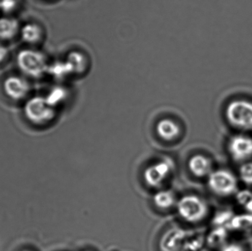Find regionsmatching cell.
<instances>
[{
  "instance_id": "8992f818",
  "label": "cell",
  "mask_w": 252,
  "mask_h": 251,
  "mask_svg": "<svg viewBox=\"0 0 252 251\" xmlns=\"http://www.w3.org/2000/svg\"><path fill=\"white\" fill-rule=\"evenodd\" d=\"M178 212L185 221L198 223L204 220L208 214V206L201 197L187 195L182 197L177 204Z\"/></svg>"
},
{
  "instance_id": "7a4b0ae2",
  "label": "cell",
  "mask_w": 252,
  "mask_h": 251,
  "mask_svg": "<svg viewBox=\"0 0 252 251\" xmlns=\"http://www.w3.org/2000/svg\"><path fill=\"white\" fill-rule=\"evenodd\" d=\"M23 104L25 119L33 126H47L56 118V108L49 103L45 96L32 95Z\"/></svg>"
},
{
  "instance_id": "5bb4252c",
  "label": "cell",
  "mask_w": 252,
  "mask_h": 251,
  "mask_svg": "<svg viewBox=\"0 0 252 251\" xmlns=\"http://www.w3.org/2000/svg\"><path fill=\"white\" fill-rule=\"evenodd\" d=\"M154 203L157 207L162 209H168L174 205L175 196L168 191H160L154 196Z\"/></svg>"
},
{
  "instance_id": "d6986e66",
  "label": "cell",
  "mask_w": 252,
  "mask_h": 251,
  "mask_svg": "<svg viewBox=\"0 0 252 251\" xmlns=\"http://www.w3.org/2000/svg\"><path fill=\"white\" fill-rule=\"evenodd\" d=\"M31 251V250H22V251Z\"/></svg>"
},
{
  "instance_id": "e0dca14e",
  "label": "cell",
  "mask_w": 252,
  "mask_h": 251,
  "mask_svg": "<svg viewBox=\"0 0 252 251\" xmlns=\"http://www.w3.org/2000/svg\"><path fill=\"white\" fill-rule=\"evenodd\" d=\"M10 56V50L6 43L0 41V65L7 61Z\"/></svg>"
},
{
  "instance_id": "4fadbf2b",
  "label": "cell",
  "mask_w": 252,
  "mask_h": 251,
  "mask_svg": "<svg viewBox=\"0 0 252 251\" xmlns=\"http://www.w3.org/2000/svg\"><path fill=\"white\" fill-rule=\"evenodd\" d=\"M157 132L158 137L164 141H171L179 137L180 128L174 121L164 119L157 124Z\"/></svg>"
},
{
  "instance_id": "3957f363",
  "label": "cell",
  "mask_w": 252,
  "mask_h": 251,
  "mask_svg": "<svg viewBox=\"0 0 252 251\" xmlns=\"http://www.w3.org/2000/svg\"><path fill=\"white\" fill-rule=\"evenodd\" d=\"M229 125L241 131H252V101L235 99L229 102L225 112Z\"/></svg>"
},
{
  "instance_id": "5b68a950",
  "label": "cell",
  "mask_w": 252,
  "mask_h": 251,
  "mask_svg": "<svg viewBox=\"0 0 252 251\" xmlns=\"http://www.w3.org/2000/svg\"><path fill=\"white\" fill-rule=\"evenodd\" d=\"M210 190L220 197H229L238 191V180L228 169L214 170L208 177Z\"/></svg>"
},
{
  "instance_id": "52a82bcc",
  "label": "cell",
  "mask_w": 252,
  "mask_h": 251,
  "mask_svg": "<svg viewBox=\"0 0 252 251\" xmlns=\"http://www.w3.org/2000/svg\"><path fill=\"white\" fill-rule=\"evenodd\" d=\"M229 156L235 162L245 163L252 160V137L236 134L229 139L227 144Z\"/></svg>"
},
{
  "instance_id": "6da1fadb",
  "label": "cell",
  "mask_w": 252,
  "mask_h": 251,
  "mask_svg": "<svg viewBox=\"0 0 252 251\" xmlns=\"http://www.w3.org/2000/svg\"><path fill=\"white\" fill-rule=\"evenodd\" d=\"M16 63L20 74L28 79L38 80L47 75L50 63L38 47H26L18 52Z\"/></svg>"
},
{
  "instance_id": "2e32d148",
  "label": "cell",
  "mask_w": 252,
  "mask_h": 251,
  "mask_svg": "<svg viewBox=\"0 0 252 251\" xmlns=\"http://www.w3.org/2000/svg\"><path fill=\"white\" fill-rule=\"evenodd\" d=\"M20 0H0V10L4 14L12 15L19 7Z\"/></svg>"
},
{
  "instance_id": "30bf717a",
  "label": "cell",
  "mask_w": 252,
  "mask_h": 251,
  "mask_svg": "<svg viewBox=\"0 0 252 251\" xmlns=\"http://www.w3.org/2000/svg\"><path fill=\"white\" fill-rule=\"evenodd\" d=\"M22 23L13 15L0 16V41L6 43L19 36Z\"/></svg>"
},
{
  "instance_id": "9a60e30c",
  "label": "cell",
  "mask_w": 252,
  "mask_h": 251,
  "mask_svg": "<svg viewBox=\"0 0 252 251\" xmlns=\"http://www.w3.org/2000/svg\"><path fill=\"white\" fill-rule=\"evenodd\" d=\"M239 178L244 184L252 186V161L241 165L239 169Z\"/></svg>"
},
{
  "instance_id": "8fae6325",
  "label": "cell",
  "mask_w": 252,
  "mask_h": 251,
  "mask_svg": "<svg viewBox=\"0 0 252 251\" xmlns=\"http://www.w3.org/2000/svg\"><path fill=\"white\" fill-rule=\"evenodd\" d=\"M186 236L179 229L167 231L161 239L160 249L161 251H185L186 248Z\"/></svg>"
},
{
  "instance_id": "ba28073f",
  "label": "cell",
  "mask_w": 252,
  "mask_h": 251,
  "mask_svg": "<svg viewBox=\"0 0 252 251\" xmlns=\"http://www.w3.org/2000/svg\"><path fill=\"white\" fill-rule=\"evenodd\" d=\"M45 35L42 25L31 21L22 24L19 37L26 47H38L44 42Z\"/></svg>"
},
{
  "instance_id": "7c38bea8",
  "label": "cell",
  "mask_w": 252,
  "mask_h": 251,
  "mask_svg": "<svg viewBox=\"0 0 252 251\" xmlns=\"http://www.w3.org/2000/svg\"><path fill=\"white\" fill-rule=\"evenodd\" d=\"M191 172L198 178L209 177L213 172V165L209 158L203 155L192 156L188 164Z\"/></svg>"
},
{
  "instance_id": "277c9868",
  "label": "cell",
  "mask_w": 252,
  "mask_h": 251,
  "mask_svg": "<svg viewBox=\"0 0 252 251\" xmlns=\"http://www.w3.org/2000/svg\"><path fill=\"white\" fill-rule=\"evenodd\" d=\"M3 93L8 100L16 103H25L32 96L30 79L22 74H11L4 78L1 84Z\"/></svg>"
},
{
  "instance_id": "ac0fdd59",
  "label": "cell",
  "mask_w": 252,
  "mask_h": 251,
  "mask_svg": "<svg viewBox=\"0 0 252 251\" xmlns=\"http://www.w3.org/2000/svg\"><path fill=\"white\" fill-rule=\"evenodd\" d=\"M220 251H244V250L240 245L236 243H228L222 246Z\"/></svg>"
},
{
  "instance_id": "9c48e42d",
  "label": "cell",
  "mask_w": 252,
  "mask_h": 251,
  "mask_svg": "<svg viewBox=\"0 0 252 251\" xmlns=\"http://www.w3.org/2000/svg\"><path fill=\"white\" fill-rule=\"evenodd\" d=\"M171 165L168 162L161 161L147 168L144 176L145 182L152 187H161L167 181L171 172Z\"/></svg>"
}]
</instances>
